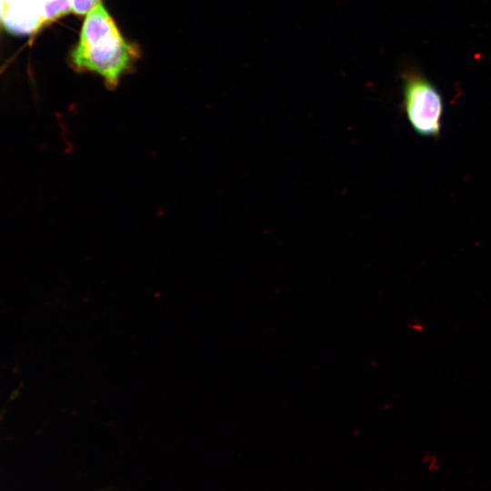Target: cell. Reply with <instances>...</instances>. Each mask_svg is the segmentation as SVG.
<instances>
[{
    "instance_id": "2",
    "label": "cell",
    "mask_w": 491,
    "mask_h": 491,
    "mask_svg": "<svg viewBox=\"0 0 491 491\" xmlns=\"http://www.w3.org/2000/svg\"><path fill=\"white\" fill-rule=\"evenodd\" d=\"M135 54V46L127 43L119 33L91 45H77L71 57L77 70L96 73L105 79L108 87L114 88L120 76L128 69Z\"/></svg>"
},
{
    "instance_id": "1",
    "label": "cell",
    "mask_w": 491,
    "mask_h": 491,
    "mask_svg": "<svg viewBox=\"0 0 491 491\" xmlns=\"http://www.w3.org/2000/svg\"><path fill=\"white\" fill-rule=\"evenodd\" d=\"M403 107L412 129L419 135H441L444 101L436 86L416 69L402 74Z\"/></svg>"
},
{
    "instance_id": "4",
    "label": "cell",
    "mask_w": 491,
    "mask_h": 491,
    "mask_svg": "<svg viewBox=\"0 0 491 491\" xmlns=\"http://www.w3.org/2000/svg\"><path fill=\"white\" fill-rule=\"evenodd\" d=\"M99 0H70L71 12L76 15H87Z\"/></svg>"
},
{
    "instance_id": "3",
    "label": "cell",
    "mask_w": 491,
    "mask_h": 491,
    "mask_svg": "<svg viewBox=\"0 0 491 491\" xmlns=\"http://www.w3.org/2000/svg\"><path fill=\"white\" fill-rule=\"evenodd\" d=\"M119 33L114 19L104 7L103 4L99 2L86 15L80 33L78 45H91Z\"/></svg>"
},
{
    "instance_id": "5",
    "label": "cell",
    "mask_w": 491,
    "mask_h": 491,
    "mask_svg": "<svg viewBox=\"0 0 491 491\" xmlns=\"http://www.w3.org/2000/svg\"><path fill=\"white\" fill-rule=\"evenodd\" d=\"M4 14H5V5L2 2V0H0V29L3 25Z\"/></svg>"
}]
</instances>
